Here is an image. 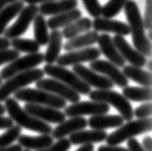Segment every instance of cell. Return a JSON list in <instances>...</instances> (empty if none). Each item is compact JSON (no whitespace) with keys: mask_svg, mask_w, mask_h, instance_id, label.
Returning a JSON list of instances; mask_svg holds the SVG:
<instances>
[{"mask_svg":"<svg viewBox=\"0 0 152 151\" xmlns=\"http://www.w3.org/2000/svg\"><path fill=\"white\" fill-rule=\"evenodd\" d=\"M124 11L128 25L131 30L130 34H132V40L135 49L145 57H150L152 54L151 42L146 37L142 17L140 15V11L137 2L134 0H128L124 6Z\"/></svg>","mask_w":152,"mask_h":151,"instance_id":"cell-1","label":"cell"},{"mask_svg":"<svg viewBox=\"0 0 152 151\" xmlns=\"http://www.w3.org/2000/svg\"><path fill=\"white\" fill-rule=\"evenodd\" d=\"M4 102L5 110L8 112L10 118L14 122H16L20 128H24L27 130L45 135H50L51 133L53 128L50 125L46 123L45 121H42L29 115L18 105V103L15 98L9 97Z\"/></svg>","mask_w":152,"mask_h":151,"instance_id":"cell-2","label":"cell"},{"mask_svg":"<svg viewBox=\"0 0 152 151\" xmlns=\"http://www.w3.org/2000/svg\"><path fill=\"white\" fill-rule=\"evenodd\" d=\"M152 119L150 117L138 120H130L126 124H122L112 134L107 136V143L109 145H118L119 143L151 131Z\"/></svg>","mask_w":152,"mask_h":151,"instance_id":"cell-3","label":"cell"},{"mask_svg":"<svg viewBox=\"0 0 152 151\" xmlns=\"http://www.w3.org/2000/svg\"><path fill=\"white\" fill-rule=\"evenodd\" d=\"M88 95L92 101L102 102L107 105H112L114 109H117V112L120 113V115L123 117L124 120H133L134 113H133L132 105L129 100H127L122 94L110 89H97L90 91Z\"/></svg>","mask_w":152,"mask_h":151,"instance_id":"cell-4","label":"cell"},{"mask_svg":"<svg viewBox=\"0 0 152 151\" xmlns=\"http://www.w3.org/2000/svg\"><path fill=\"white\" fill-rule=\"evenodd\" d=\"M14 94L16 100L26 102L27 104L51 107L57 109H64L66 107V101L64 99L45 90L34 89V88H21Z\"/></svg>","mask_w":152,"mask_h":151,"instance_id":"cell-5","label":"cell"},{"mask_svg":"<svg viewBox=\"0 0 152 151\" xmlns=\"http://www.w3.org/2000/svg\"><path fill=\"white\" fill-rule=\"evenodd\" d=\"M44 75L45 73L42 69L34 68L11 77L0 85V102H4L11 94L24 88L28 84L38 82L39 80L43 79Z\"/></svg>","mask_w":152,"mask_h":151,"instance_id":"cell-6","label":"cell"},{"mask_svg":"<svg viewBox=\"0 0 152 151\" xmlns=\"http://www.w3.org/2000/svg\"><path fill=\"white\" fill-rule=\"evenodd\" d=\"M44 73L46 75L51 77L54 80H57L59 82L66 84L73 90H75L79 94L88 95L91 91V87L86 84L74 72L69 71L68 69L59 65L47 64L43 69Z\"/></svg>","mask_w":152,"mask_h":151,"instance_id":"cell-7","label":"cell"},{"mask_svg":"<svg viewBox=\"0 0 152 151\" xmlns=\"http://www.w3.org/2000/svg\"><path fill=\"white\" fill-rule=\"evenodd\" d=\"M44 62V53H29L23 57H18L16 60L8 63L0 72V78L1 80H8L11 77L17 75L18 73H23L28 70L34 69L38 65Z\"/></svg>","mask_w":152,"mask_h":151,"instance_id":"cell-8","label":"cell"},{"mask_svg":"<svg viewBox=\"0 0 152 151\" xmlns=\"http://www.w3.org/2000/svg\"><path fill=\"white\" fill-rule=\"evenodd\" d=\"M38 14L39 7H37L36 5H28L26 7H23V10L18 15V18L15 21V23L11 25L9 28H7L5 32L3 33L5 38L8 40H13L24 34Z\"/></svg>","mask_w":152,"mask_h":151,"instance_id":"cell-9","label":"cell"},{"mask_svg":"<svg viewBox=\"0 0 152 151\" xmlns=\"http://www.w3.org/2000/svg\"><path fill=\"white\" fill-rule=\"evenodd\" d=\"M36 87L38 89L45 90L53 95H56L64 99L66 102H71L72 104L80 102V96L77 92L54 79H41L38 82H36Z\"/></svg>","mask_w":152,"mask_h":151,"instance_id":"cell-10","label":"cell"},{"mask_svg":"<svg viewBox=\"0 0 152 151\" xmlns=\"http://www.w3.org/2000/svg\"><path fill=\"white\" fill-rule=\"evenodd\" d=\"M64 115L69 117H77L83 115H106L110 112V106L102 102L85 101L77 102L64 108Z\"/></svg>","mask_w":152,"mask_h":151,"instance_id":"cell-11","label":"cell"},{"mask_svg":"<svg viewBox=\"0 0 152 151\" xmlns=\"http://www.w3.org/2000/svg\"><path fill=\"white\" fill-rule=\"evenodd\" d=\"M101 55L99 49L95 47H88L84 49L71 50L68 53L62 54L57 58V65L65 67V66L79 65L84 62H91L98 59Z\"/></svg>","mask_w":152,"mask_h":151,"instance_id":"cell-12","label":"cell"},{"mask_svg":"<svg viewBox=\"0 0 152 151\" xmlns=\"http://www.w3.org/2000/svg\"><path fill=\"white\" fill-rule=\"evenodd\" d=\"M90 69L93 70L96 73L102 74L103 76L107 77L113 84H116L117 86L124 88L128 86L129 80L124 76L118 67L110 63V61L103 60V59H96L90 62Z\"/></svg>","mask_w":152,"mask_h":151,"instance_id":"cell-13","label":"cell"},{"mask_svg":"<svg viewBox=\"0 0 152 151\" xmlns=\"http://www.w3.org/2000/svg\"><path fill=\"white\" fill-rule=\"evenodd\" d=\"M73 72L90 87L93 86L95 88H98L100 90H104V89H112L114 85L107 77L103 75H99V74L94 72L93 70L85 67V66L81 64L74 65Z\"/></svg>","mask_w":152,"mask_h":151,"instance_id":"cell-14","label":"cell"},{"mask_svg":"<svg viewBox=\"0 0 152 151\" xmlns=\"http://www.w3.org/2000/svg\"><path fill=\"white\" fill-rule=\"evenodd\" d=\"M113 41L125 61H128L132 66H136L139 68L145 66L146 57L139 53L135 47H131L127 40L124 38V36L115 35L113 38Z\"/></svg>","mask_w":152,"mask_h":151,"instance_id":"cell-15","label":"cell"},{"mask_svg":"<svg viewBox=\"0 0 152 151\" xmlns=\"http://www.w3.org/2000/svg\"><path fill=\"white\" fill-rule=\"evenodd\" d=\"M23 109L26 112H28L29 115H33L42 121H45V122L59 124L66 120V115H64V112H62L61 110L57 109L51 108V107L26 104L24 106Z\"/></svg>","mask_w":152,"mask_h":151,"instance_id":"cell-16","label":"cell"},{"mask_svg":"<svg viewBox=\"0 0 152 151\" xmlns=\"http://www.w3.org/2000/svg\"><path fill=\"white\" fill-rule=\"evenodd\" d=\"M92 27L96 32H110L120 36H127L131 33L128 23L101 17L96 18L92 21Z\"/></svg>","mask_w":152,"mask_h":151,"instance_id":"cell-17","label":"cell"},{"mask_svg":"<svg viewBox=\"0 0 152 151\" xmlns=\"http://www.w3.org/2000/svg\"><path fill=\"white\" fill-rule=\"evenodd\" d=\"M97 43L99 44L100 53H101V54L105 55L110 63L114 64L118 68L124 67L126 61L121 56V54L117 50L116 47L114 46L113 37H110V35L107 34V33H104V34L99 36Z\"/></svg>","mask_w":152,"mask_h":151,"instance_id":"cell-18","label":"cell"},{"mask_svg":"<svg viewBox=\"0 0 152 151\" xmlns=\"http://www.w3.org/2000/svg\"><path fill=\"white\" fill-rule=\"evenodd\" d=\"M87 126V120L81 116L71 117L69 120H64L63 122L59 123L57 127H55L51 131L53 139H61L65 138V136L72 135L76 132L80 130H84Z\"/></svg>","mask_w":152,"mask_h":151,"instance_id":"cell-19","label":"cell"},{"mask_svg":"<svg viewBox=\"0 0 152 151\" xmlns=\"http://www.w3.org/2000/svg\"><path fill=\"white\" fill-rule=\"evenodd\" d=\"M107 132L105 130H80L70 135L69 141L71 144H92L95 142L106 141Z\"/></svg>","mask_w":152,"mask_h":151,"instance_id":"cell-20","label":"cell"},{"mask_svg":"<svg viewBox=\"0 0 152 151\" xmlns=\"http://www.w3.org/2000/svg\"><path fill=\"white\" fill-rule=\"evenodd\" d=\"M77 7V0H55L42 3L39 6V13L45 16H56L61 13L68 12L70 10L76 9Z\"/></svg>","mask_w":152,"mask_h":151,"instance_id":"cell-21","label":"cell"},{"mask_svg":"<svg viewBox=\"0 0 152 151\" xmlns=\"http://www.w3.org/2000/svg\"><path fill=\"white\" fill-rule=\"evenodd\" d=\"M123 117L118 115H93L87 120V125L94 130H105L110 128H118L124 122Z\"/></svg>","mask_w":152,"mask_h":151,"instance_id":"cell-22","label":"cell"},{"mask_svg":"<svg viewBox=\"0 0 152 151\" xmlns=\"http://www.w3.org/2000/svg\"><path fill=\"white\" fill-rule=\"evenodd\" d=\"M62 40L63 36L61 31L53 30L49 35V42H48V49L46 53L44 54V61L47 64H53L56 62L57 58L60 56V51L62 49Z\"/></svg>","mask_w":152,"mask_h":151,"instance_id":"cell-23","label":"cell"},{"mask_svg":"<svg viewBox=\"0 0 152 151\" xmlns=\"http://www.w3.org/2000/svg\"><path fill=\"white\" fill-rule=\"evenodd\" d=\"M99 34L98 32L89 30L87 32L80 34L77 37H74L72 39H69L67 42L64 44V50L66 51H71L76 50L84 49V47H88L95 45L98 42Z\"/></svg>","mask_w":152,"mask_h":151,"instance_id":"cell-24","label":"cell"},{"mask_svg":"<svg viewBox=\"0 0 152 151\" xmlns=\"http://www.w3.org/2000/svg\"><path fill=\"white\" fill-rule=\"evenodd\" d=\"M18 144L25 147L29 150H41L50 146L53 143V138L50 135L42 134L41 136L33 137V136L23 135L18 139Z\"/></svg>","mask_w":152,"mask_h":151,"instance_id":"cell-25","label":"cell"},{"mask_svg":"<svg viewBox=\"0 0 152 151\" xmlns=\"http://www.w3.org/2000/svg\"><path fill=\"white\" fill-rule=\"evenodd\" d=\"M81 18V11L77 8L70 10L68 12L61 13L56 16L51 17L49 20L47 21L48 27L51 30H58L59 28H64L67 25L71 24L75 20H79Z\"/></svg>","mask_w":152,"mask_h":151,"instance_id":"cell-26","label":"cell"},{"mask_svg":"<svg viewBox=\"0 0 152 151\" xmlns=\"http://www.w3.org/2000/svg\"><path fill=\"white\" fill-rule=\"evenodd\" d=\"M124 76L128 80H132L133 82L140 84L142 86L145 87H151L152 84V75L151 72L142 70V68L136 67V66H124L123 72Z\"/></svg>","mask_w":152,"mask_h":151,"instance_id":"cell-27","label":"cell"},{"mask_svg":"<svg viewBox=\"0 0 152 151\" xmlns=\"http://www.w3.org/2000/svg\"><path fill=\"white\" fill-rule=\"evenodd\" d=\"M92 28V21L88 18H80L79 20H75L71 24L67 25L63 28L62 36L63 38L72 39L74 37H77L83 33L89 31Z\"/></svg>","mask_w":152,"mask_h":151,"instance_id":"cell-28","label":"cell"},{"mask_svg":"<svg viewBox=\"0 0 152 151\" xmlns=\"http://www.w3.org/2000/svg\"><path fill=\"white\" fill-rule=\"evenodd\" d=\"M23 7V2L21 0H16L0 11V36L5 32L8 23L20 14Z\"/></svg>","mask_w":152,"mask_h":151,"instance_id":"cell-29","label":"cell"},{"mask_svg":"<svg viewBox=\"0 0 152 151\" xmlns=\"http://www.w3.org/2000/svg\"><path fill=\"white\" fill-rule=\"evenodd\" d=\"M123 96L127 100L133 102H150L152 99L151 87H137V86H125L123 88Z\"/></svg>","mask_w":152,"mask_h":151,"instance_id":"cell-30","label":"cell"},{"mask_svg":"<svg viewBox=\"0 0 152 151\" xmlns=\"http://www.w3.org/2000/svg\"><path fill=\"white\" fill-rule=\"evenodd\" d=\"M34 25V37L35 41L39 44V46H46L49 42V27H48L47 20L43 15L38 14L33 20Z\"/></svg>","mask_w":152,"mask_h":151,"instance_id":"cell-31","label":"cell"},{"mask_svg":"<svg viewBox=\"0 0 152 151\" xmlns=\"http://www.w3.org/2000/svg\"><path fill=\"white\" fill-rule=\"evenodd\" d=\"M10 45L18 53H26L28 54L38 53L40 50L39 44L32 39L15 38L12 40V42H10Z\"/></svg>","mask_w":152,"mask_h":151,"instance_id":"cell-32","label":"cell"},{"mask_svg":"<svg viewBox=\"0 0 152 151\" xmlns=\"http://www.w3.org/2000/svg\"><path fill=\"white\" fill-rule=\"evenodd\" d=\"M128 0H109L104 6H102L101 16L107 18H112L117 16L124 8Z\"/></svg>","mask_w":152,"mask_h":151,"instance_id":"cell-33","label":"cell"},{"mask_svg":"<svg viewBox=\"0 0 152 151\" xmlns=\"http://www.w3.org/2000/svg\"><path fill=\"white\" fill-rule=\"evenodd\" d=\"M20 134L21 128L18 125H16V126L13 125L12 127L7 129L5 133L0 135V147H7L12 145V143L15 141H17Z\"/></svg>","mask_w":152,"mask_h":151,"instance_id":"cell-34","label":"cell"},{"mask_svg":"<svg viewBox=\"0 0 152 151\" xmlns=\"http://www.w3.org/2000/svg\"><path fill=\"white\" fill-rule=\"evenodd\" d=\"M85 10L92 18H99L102 14V6L99 0H81Z\"/></svg>","mask_w":152,"mask_h":151,"instance_id":"cell-35","label":"cell"},{"mask_svg":"<svg viewBox=\"0 0 152 151\" xmlns=\"http://www.w3.org/2000/svg\"><path fill=\"white\" fill-rule=\"evenodd\" d=\"M70 148H71V142H70L69 139L61 138L50 146L37 151H68Z\"/></svg>","mask_w":152,"mask_h":151,"instance_id":"cell-36","label":"cell"},{"mask_svg":"<svg viewBox=\"0 0 152 151\" xmlns=\"http://www.w3.org/2000/svg\"><path fill=\"white\" fill-rule=\"evenodd\" d=\"M18 57H20V53L16 50H0V66L10 63V62L16 60Z\"/></svg>","mask_w":152,"mask_h":151,"instance_id":"cell-37","label":"cell"},{"mask_svg":"<svg viewBox=\"0 0 152 151\" xmlns=\"http://www.w3.org/2000/svg\"><path fill=\"white\" fill-rule=\"evenodd\" d=\"M134 115L138 119H143V118H148L151 113H152V105L150 102H146L145 104H142L139 106L134 112Z\"/></svg>","mask_w":152,"mask_h":151,"instance_id":"cell-38","label":"cell"},{"mask_svg":"<svg viewBox=\"0 0 152 151\" xmlns=\"http://www.w3.org/2000/svg\"><path fill=\"white\" fill-rule=\"evenodd\" d=\"M144 28L151 30L152 28V0H145V11L142 18Z\"/></svg>","mask_w":152,"mask_h":151,"instance_id":"cell-39","label":"cell"},{"mask_svg":"<svg viewBox=\"0 0 152 151\" xmlns=\"http://www.w3.org/2000/svg\"><path fill=\"white\" fill-rule=\"evenodd\" d=\"M127 145L129 151H145L138 139H136L135 138L127 139Z\"/></svg>","mask_w":152,"mask_h":151,"instance_id":"cell-40","label":"cell"},{"mask_svg":"<svg viewBox=\"0 0 152 151\" xmlns=\"http://www.w3.org/2000/svg\"><path fill=\"white\" fill-rule=\"evenodd\" d=\"M14 125V121L10 117H4L0 115V130L3 129H9Z\"/></svg>","mask_w":152,"mask_h":151,"instance_id":"cell-41","label":"cell"},{"mask_svg":"<svg viewBox=\"0 0 152 151\" xmlns=\"http://www.w3.org/2000/svg\"><path fill=\"white\" fill-rule=\"evenodd\" d=\"M98 151H129L127 148H124V147L121 146H117V145H101L99 146Z\"/></svg>","mask_w":152,"mask_h":151,"instance_id":"cell-42","label":"cell"},{"mask_svg":"<svg viewBox=\"0 0 152 151\" xmlns=\"http://www.w3.org/2000/svg\"><path fill=\"white\" fill-rule=\"evenodd\" d=\"M142 146L143 147V149L145 151H152V139H151V137L147 136V137L143 138Z\"/></svg>","mask_w":152,"mask_h":151,"instance_id":"cell-43","label":"cell"},{"mask_svg":"<svg viewBox=\"0 0 152 151\" xmlns=\"http://www.w3.org/2000/svg\"><path fill=\"white\" fill-rule=\"evenodd\" d=\"M0 151H23L20 144H14L7 147H0Z\"/></svg>","mask_w":152,"mask_h":151,"instance_id":"cell-44","label":"cell"},{"mask_svg":"<svg viewBox=\"0 0 152 151\" xmlns=\"http://www.w3.org/2000/svg\"><path fill=\"white\" fill-rule=\"evenodd\" d=\"M10 41L7 38H1L0 37V50H4V49H8L10 47Z\"/></svg>","mask_w":152,"mask_h":151,"instance_id":"cell-45","label":"cell"},{"mask_svg":"<svg viewBox=\"0 0 152 151\" xmlns=\"http://www.w3.org/2000/svg\"><path fill=\"white\" fill-rule=\"evenodd\" d=\"M23 2H26L29 5H36L38 3H45V2H50V1H55V0H21Z\"/></svg>","mask_w":152,"mask_h":151,"instance_id":"cell-46","label":"cell"},{"mask_svg":"<svg viewBox=\"0 0 152 151\" xmlns=\"http://www.w3.org/2000/svg\"><path fill=\"white\" fill-rule=\"evenodd\" d=\"M76 151H94L93 144H83Z\"/></svg>","mask_w":152,"mask_h":151,"instance_id":"cell-47","label":"cell"},{"mask_svg":"<svg viewBox=\"0 0 152 151\" xmlns=\"http://www.w3.org/2000/svg\"><path fill=\"white\" fill-rule=\"evenodd\" d=\"M16 0H0V11L2 9H4L6 6L10 5L11 3L15 2Z\"/></svg>","mask_w":152,"mask_h":151,"instance_id":"cell-48","label":"cell"},{"mask_svg":"<svg viewBox=\"0 0 152 151\" xmlns=\"http://www.w3.org/2000/svg\"><path fill=\"white\" fill-rule=\"evenodd\" d=\"M145 65H146V67L148 69V72H151V70H152V60L149 59L148 61H146Z\"/></svg>","mask_w":152,"mask_h":151,"instance_id":"cell-49","label":"cell"},{"mask_svg":"<svg viewBox=\"0 0 152 151\" xmlns=\"http://www.w3.org/2000/svg\"><path fill=\"white\" fill-rule=\"evenodd\" d=\"M5 112H6V110H5V107H4V105H2L1 103H0V115H3Z\"/></svg>","mask_w":152,"mask_h":151,"instance_id":"cell-50","label":"cell"},{"mask_svg":"<svg viewBox=\"0 0 152 151\" xmlns=\"http://www.w3.org/2000/svg\"><path fill=\"white\" fill-rule=\"evenodd\" d=\"M147 39L149 40V41L151 42V40H152V32H151V30H148V35H147Z\"/></svg>","mask_w":152,"mask_h":151,"instance_id":"cell-51","label":"cell"},{"mask_svg":"<svg viewBox=\"0 0 152 151\" xmlns=\"http://www.w3.org/2000/svg\"><path fill=\"white\" fill-rule=\"evenodd\" d=\"M2 84V80H1V78H0V85Z\"/></svg>","mask_w":152,"mask_h":151,"instance_id":"cell-52","label":"cell"},{"mask_svg":"<svg viewBox=\"0 0 152 151\" xmlns=\"http://www.w3.org/2000/svg\"><path fill=\"white\" fill-rule=\"evenodd\" d=\"M23 151H30L29 149H25V150H23Z\"/></svg>","mask_w":152,"mask_h":151,"instance_id":"cell-53","label":"cell"}]
</instances>
